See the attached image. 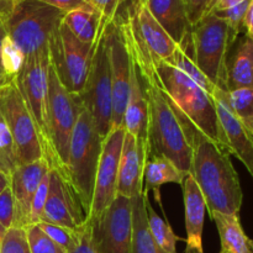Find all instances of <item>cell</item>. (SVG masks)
<instances>
[{"mask_svg":"<svg viewBox=\"0 0 253 253\" xmlns=\"http://www.w3.org/2000/svg\"><path fill=\"white\" fill-rule=\"evenodd\" d=\"M119 20L128 54L137 67L147 101L150 156L167 158L182 172L189 173L192 147L169 99L161 88L153 67L152 54L137 36L124 12L119 16Z\"/></svg>","mask_w":253,"mask_h":253,"instance_id":"cell-1","label":"cell"},{"mask_svg":"<svg viewBox=\"0 0 253 253\" xmlns=\"http://www.w3.org/2000/svg\"><path fill=\"white\" fill-rule=\"evenodd\" d=\"M172 106L192 147L189 174L204 197L209 216L214 212L240 214L244 193L230 153L205 136L173 104Z\"/></svg>","mask_w":253,"mask_h":253,"instance_id":"cell-2","label":"cell"},{"mask_svg":"<svg viewBox=\"0 0 253 253\" xmlns=\"http://www.w3.org/2000/svg\"><path fill=\"white\" fill-rule=\"evenodd\" d=\"M153 67L161 88L173 105L205 136L226 150L212 96L177 67L157 58H153Z\"/></svg>","mask_w":253,"mask_h":253,"instance_id":"cell-3","label":"cell"},{"mask_svg":"<svg viewBox=\"0 0 253 253\" xmlns=\"http://www.w3.org/2000/svg\"><path fill=\"white\" fill-rule=\"evenodd\" d=\"M103 138L96 131L91 115L83 106L69 143L66 175L76 193L85 217L90 211L96 169Z\"/></svg>","mask_w":253,"mask_h":253,"instance_id":"cell-4","label":"cell"},{"mask_svg":"<svg viewBox=\"0 0 253 253\" xmlns=\"http://www.w3.org/2000/svg\"><path fill=\"white\" fill-rule=\"evenodd\" d=\"M239 35L225 20L210 12L192 27V59L220 90L227 91L226 73L230 49Z\"/></svg>","mask_w":253,"mask_h":253,"instance_id":"cell-5","label":"cell"},{"mask_svg":"<svg viewBox=\"0 0 253 253\" xmlns=\"http://www.w3.org/2000/svg\"><path fill=\"white\" fill-rule=\"evenodd\" d=\"M64 12L39 0H20L4 20L7 37L25 57L48 47L49 39L61 25Z\"/></svg>","mask_w":253,"mask_h":253,"instance_id":"cell-6","label":"cell"},{"mask_svg":"<svg viewBox=\"0 0 253 253\" xmlns=\"http://www.w3.org/2000/svg\"><path fill=\"white\" fill-rule=\"evenodd\" d=\"M81 95L67 90L53 68L48 71V94H47V118H48L49 142L53 153V167L67 179V160L69 143L77 120L83 109Z\"/></svg>","mask_w":253,"mask_h":253,"instance_id":"cell-7","label":"cell"},{"mask_svg":"<svg viewBox=\"0 0 253 253\" xmlns=\"http://www.w3.org/2000/svg\"><path fill=\"white\" fill-rule=\"evenodd\" d=\"M109 21L103 16L90 68L81 93L84 108L91 115L96 131L103 140L113 128V89L106 46V25Z\"/></svg>","mask_w":253,"mask_h":253,"instance_id":"cell-8","label":"cell"},{"mask_svg":"<svg viewBox=\"0 0 253 253\" xmlns=\"http://www.w3.org/2000/svg\"><path fill=\"white\" fill-rule=\"evenodd\" d=\"M51 66L48 47L25 57L22 68L15 77V83L24 98L39 130L44 158L49 167H53V153L48 132L47 118V94H48V71Z\"/></svg>","mask_w":253,"mask_h":253,"instance_id":"cell-9","label":"cell"},{"mask_svg":"<svg viewBox=\"0 0 253 253\" xmlns=\"http://www.w3.org/2000/svg\"><path fill=\"white\" fill-rule=\"evenodd\" d=\"M95 42L85 43L77 39L62 20L48 42L51 67L62 85L71 93L81 95L84 89Z\"/></svg>","mask_w":253,"mask_h":253,"instance_id":"cell-10","label":"cell"},{"mask_svg":"<svg viewBox=\"0 0 253 253\" xmlns=\"http://www.w3.org/2000/svg\"><path fill=\"white\" fill-rule=\"evenodd\" d=\"M0 113L11 135L17 165H27L44 158L36 123L14 79L0 89Z\"/></svg>","mask_w":253,"mask_h":253,"instance_id":"cell-11","label":"cell"},{"mask_svg":"<svg viewBox=\"0 0 253 253\" xmlns=\"http://www.w3.org/2000/svg\"><path fill=\"white\" fill-rule=\"evenodd\" d=\"M125 128H111L101 142L100 160L94 184V194L91 200L90 211L85 220L96 221L113 204L118 195L119 165H120L121 150H123Z\"/></svg>","mask_w":253,"mask_h":253,"instance_id":"cell-12","label":"cell"},{"mask_svg":"<svg viewBox=\"0 0 253 253\" xmlns=\"http://www.w3.org/2000/svg\"><path fill=\"white\" fill-rule=\"evenodd\" d=\"M91 222L100 253L132 251V200L116 195L100 219Z\"/></svg>","mask_w":253,"mask_h":253,"instance_id":"cell-13","label":"cell"},{"mask_svg":"<svg viewBox=\"0 0 253 253\" xmlns=\"http://www.w3.org/2000/svg\"><path fill=\"white\" fill-rule=\"evenodd\" d=\"M106 46L113 89V128L123 127L130 90V56L119 17L106 25Z\"/></svg>","mask_w":253,"mask_h":253,"instance_id":"cell-14","label":"cell"},{"mask_svg":"<svg viewBox=\"0 0 253 253\" xmlns=\"http://www.w3.org/2000/svg\"><path fill=\"white\" fill-rule=\"evenodd\" d=\"M42 221L77 231L85 222V215L68 180L57 169H49V188ZM41 221V222H42Z\"/></svg>","mask_w":253,"mask_h":253,"instance_id":"cell-15","label":"cell"},{"mask_svg":"<svg viewBox=\"0 0 253 253\" xmlns=\"http://www.w3.org/2000/svg\"><path fill=\"white\" fill-rule=\"evenodd\" d=\"M124 14L153 58L167 61L179 47L153 17L146 0H131Z\"/></svg>","mask_w":253,"mask_h":253,"instance_id":"cell-16","label":"cell"},{"mask_svg":"<svg viewBox=\"0 0 253 253\" xmlns=\"http://www.w3.org/2000/svg\"><path fill=\"white\" fill-rule=\"evenodd\" d=\"M44 158L27 165L17 166L10 174V189L15 203V219L12 226L25 227L31 225V205L35 193L44 175L49 172Z\"/></svg>","mask_w":253,"mask_h":253,"instance_id":"cell-17","label":"cell"},{"mask_svg":"<svg viewBox=\"0 0 253 253\" xmlns=\"http://www.w3.org/2000/svg\"><path fill=\"white\" fill-rule=\"evenodd\" d=\"M212 99L227 152L241 161L253 178V135L231 110L224 90L217 89Z\"/></svg>","mask_w":253,"mask_h":253,"instance_id":"cell-18","label":"cell"},{"mask_svg":"<svg viewBox=\"0 0 253 253\" xmlns=\"http://www.w3.org/2000/svg\"><path fill=\"white\" fill-rule=\"evenodd\" d=\"M150 151L141 148L131 133L125 132L119 165L118 195L132 199L143 190V172Z\"/></svg>","mask_w":253,"mask_h":253,"instance_id":"cell-19","label":"cell"},{"mask_svg":"<svg viewBox=\"0 0 253 253\" xmlns=\"http://www.w3.org/2000/svg\"><path fill=\"white\" fill-rule=\"evenodd\" d=\"M128 52V51H127ZM130 56V54H128ZM123 127L131 133L137 141L141 148L150 150L148 138V110L147 101L143 93L142 84L138 76L137 67L130 56V90H128L127 105L124 114Z\"/></svg>","mask_w":253,"mask_h":253,"instance_id":"cell-20","label":"cell"},{"mask_svg":"<svg viewBox=\"0 0 253 253\" xmlns=\"http://www.w3.org/2000/svg\"><path fill=\"white\" fill-rule=\"evenodd\" d=\"M146 4L170 39L188 54L192 25L183 0H146Z\"/></svg>","mask_w":253,"mask_h":253,"instance_id":"cell-21","label":"cell"},{"mask_svg":"<svg viewBox=\"0 0 253 253\" xmlns=\"http://www.w3.org/2000/svg\"><path fill=\"white\" fill-rule=\"evenodd\" d=\"M184 200L187 249L185 253H204L203 250V229H204L205 205L204 197L194 178L187 173L182 183Z\"/></svg>","mask_w":253,"mask_h":253,"instance_id":"cell-22","label":"cell"},{"mask_svg":"<svg viewBox=\"0 0 253 253\" xmlns=\"http://www.w3.org/2000/svg\"><path fill=\"white\" fill-rule=\"evenodd\" d=\"M227 91L235 89H253V40L245 35L229 54L226 73Z\"/></svg>","mask_w":253,"mask_h":253,"instance_id":"cell-23","label":"cell"},{"mask_svg":"<svg viewBox=\"0 0 253 253\" xmlns=\"http://www.w3.org/2000/svg\"><path fill=\"white\" fill-rule=\"evenodd\" d=\"M210 219L219 232L221 246L219 253H253V240L242 229L239 214L214 212Z\"/></svg>","mask_w":253,"mask_h":253,"instance_id":"cell-24","label":"cell"},{"mask_svg":"<svg viewBox=\"0 0 253 253\" xmlns=\"http://www.w3.org/2000/svg\"><path fill=\"white\" fill-rule=\"evenodd\" d=\"M148 192L143 190L132 198V251L131 253H166L153 240L148 229L146 198Z\"/></svg>","mask_w":253,"mask_h":253,"instance_id":"cell-25","label":"cell"},{"mask_svg":"<svg viewBox=\"0 0 253 253\" xmlns=\"http://www.w3.org/2000/svg\"><path fill=\"white\" fill-rule=\"evenodd\" d=\"M187 173L182 172L179 168L169 160L161 156H150L145 166V172H143V188L147 192L151 189L157 193V197H160L161 185L166 183H177L182 185Z\"/></svg>","mask_w":253,"mask_h":253,"instance_id":"cell-26","label":"cell"},{"mask_svg":"<svg viewBox=\"0 0 253 253\" xmlns=\"http://www.w3.org/2000/svg\"><path fill=\"white\" fill-rule=\"evenodd\" d=\"M103 15L95 7H86L69 11L64 15L63 22L69 31L85 43H94L100 30Z\"/></svg>","mask_w":253,"mask_h":253,"instance_id":"cell-27","label":"cell"},{"mask_svg":"<svg viewBox=\"0 0 253 253\" xmlns=\"http://www.w3.org/2000/svg\"><path fill=\"white\" fill-rule=\"evenodd\" d=\"M146 209H147L148 229H150V232L156 244L166 253H178L177 242L180 239L173 232L169 222L158 216L157 212L153 210V208L150 204L148 197L146 198Z\"/></svg>","mask_w":253,"mask_h":253,"instance_id":"cell-28","label":"cell"},{"mask_svg":"<svg viewBox=\"0 0 253 253\" xmlns=\"http://www.w3.org/2000/svg\"><path fill=\"white\" fill-rule=\"evenodd\" d=\"M225 99L235 115L253 135V89L242 88L225 91Z\"/></svg>","mask_w":253,"mask_h":253,"instance_id":"cell-29","label":"cell"},{"mask_svg":"<svg viewBox=\"0 0 253 253\" xmlns=\"http://www.w3.org/2000/svg\"><path fill=\"white\" fill-rule=\"evenodd\" d=\"M165 62L177 67V68L180 69L185 76H188L193 82H195L200 88L204 89L210 96H214L215 91L217 90L216 86L205 77V74L203 73V72L198 68L197 64L194 63L192 57H190L189 54L185 53L180 47H178V48L175 49L174 53L172 54V57Z\"/></svg>","mask_w":253,"mask_h":253,"instance_id":"cell-30","label":"cell"},{"mask_svg":"<svg viewBox=\"0 0 253 253\" xmlns=\"http://www.w3.org/2000/svg\"><path fill=\"white\" fill-rule=\"evenodd\" d=\"M24 53L17 48L16 44L9 37H5L1 43V48H0V67L5 77L9 81L15 79V77L24 66Z\"/></svg>","mask_w":253,"mask_h":253,"instance_id":"cell-31","label":"cell"},{"mask_svg":"<svg viewBox=\"0 0 253 253\" xmlns=\"http://www.w3.org/2000/svg\"><path fill=\"white\" fill-rule=\"evenodd\" d=\"M17 166L19 165H17L11 135H10L9 128L0 113V169L10 177V174L14 172Z\"/></svg>","mask_w":253,"mask_h":253,"instance_id":"cell-32","label":"cell"},{"mask_svg":"<svg viewBox=\"0 0 253 253\" xmlns=\"http://www.w3.org/2000/svg\"><path fill=\"white\" fill-rule=\"evenodd\" d=\"M39 226L41 227L42 231L54 242L58 245L62 250L67 253L74 249V246L78 242V230L73 231L67 227L59 226V225L49 224V222H39Z\"/></svg>","mask_w":253,"mask_h":253,"instance_id":"cell-33","label":"cell"},{"mask_svg":"<svg viewBox=\"0 0 253 253\" xmlns=\"http://www.w3.org/2000/svg\"><path fill=\"white\" fill-rule=\"evenodd\" d=\"M0 253H31L26 229L16 226L7 229L0 245Z\"/></svg>","mask_w":253,"mask_h":253,"instance_id":"cell-34","label":"cell"},{"mask_svg":"<svg viewBox=\"0 0 253 253\" xmlns=\"http://www.w3.org/2000/svg\"><path fill=\"white\" fill-rule=\"evenodd\" d=\"M26 231L31 253H67L42 231L39 224L29 225Z\"/></svg>","mask_w":253,"mask_h":253,"instance_id":"cell-35","label":"cell"},{"mask_svg":"<svg viewBox=\"0 0 253 253\" xmlns=\"http://www.w3.org/2000/svg\"><path fill=\"white\" fill-rule=\"evenodd\" d=\"M250 4H251V0H244V1L234 5V6H230L221 10H214V11L211 12H214V14L216 15V16H219L220 19L225 20V21L229 24V26L231 27L237 35H240V32L244 30L245 17H246Z\"/></svg>","mask_w":253,"mask_h":253,"instance_id":"cell-36","label":"cell"},{"mask_svg":"<svg viewBox=\"0 0 253 253\" xmlns=\"http://www.w3.org/2000/svg\"><path fill=\"white\" fill-rule=\"evenodd\" d=\"M68 253H100L94 237L93 222L85 220L78 229V242Z\"/></svg>","mask_w":253,"mask_h":253,"instance_id":"cell-37","label":"cell"},{"mask_svg":"<svg viewBox=\"0 0 253 253\" xmlns=\"http://www.w3.org/2000/svg\"><path fill=\"white\" fill-rule=\"evenodd\" d=\"M219 0H183L192 27L212 11Z\"/></svg>","mask_w":253,"mask_h":253,"instance_id":"cell-38","label":"cell"},{"mask_svg":"<svg viewBox=\"0 0 253 253\" xmlns=\"http://www.w3.org/2000/svg\"><path fill=\"white\" fill-rule=\"evenodd\" d=\"M49 188V172L43 177L42 182L40 183L36 193H35L34 200L31 205V224H39L42 221V214H43L44 204H46L47 195H48Z\"/></svg>","mask_w":253,"mask_h":253,"instance_id":"cell-39","label":"cell"},{"mask_svg":"<svg viewBox=\"0 0 253 253\" xmlns=\"http://www.w3.org/2000/svg\"><path fill=\"white\" fill-rule=\"evenodd\" d=\"M90 4L108 20H116L127 7L131 0H89Z\"/></svg>","mask_w":253,"mask_h":253,"instance_id":"cell-40","label":"cell"},{"mask_svg":"<svg viewBox=\"0 0 253 253\" xmlns=\"http://www.w3.org/2000/svg\"><path fill=\"white\" fill-rule=\"evenodd\" d=\"M15 219V203L10 185L0 193V225L5 230L10 229Z\"/></svg>","mask_w":253,"mask_h":253,"instance_id":"cell-41","label":"cell"},{"mask_svg":"<svg viewBox=\"0 0 253 253\" xmlns=\"http://www.w3.org/2000/svg\"><path fill=\"white\" fill-rule=\"evenodd\" d=\"M39 1L44 2L47 5H51V6L63 11L64 14H67L69 11H73V10L94 7L89 0H39Z\"/></svg>","mask_w":253,"mask_h":253,"instance_id":"cell-42","label":"cell"},{"mask_svg":"<svg viewBox=\"0 0 253 253\" xmlns=\"http://www.w3.org/2000/svg\"><path fill=\"white\" fill-rule=\"evenodd\" d=\"M244 30L246 31V36L253 40V0H251L249 10H247L246 17L244 22Z\"/></svg>","mask_w":253,"mask_h":253,"instance_id":"cell-43","label":"cell"},{"mask_svg":"<svg viewBox=\"0 0 253 253\" xmlns=\"http://www.w3.org/2000/svg\"><path fill=\"white\" fill-rule=\"evenodd\" d=\"M15 4H16L15 0H0V17L2 20H5L11 14Z\"/></svg>","mask_w":253,"mask_h":253,"instance_id":"cell-44","label":"cell"},{"mask_svg":"<svg viewBox=\"0 0 253 253\" xmlns=\"http://www.w3.org/2000/svg\"><path fill=\"white\" fill-rule=\"evenodd\" d=\"M241 1H244V0H219L214 10L226 9V7L234 6V5L239 4V2H241ZM214 10H212V11H214Z\"/></svg>","mask_w":253,"mask_h":253,"instance_id":"cell-45","label":"cell"},{"mask_svg":"<svg viewBox=\"0 0 253 253\" xmlns=\"http://www.w3.org/2000/svg\"><path fill=\"white\" fill-rule=\"evenodd\" d=\"M9 185H10V177L6 174V173L2 172V170L0 169V193H1L4 189H6Z\"/></svg>","mask_w":253,"mask_h":253,"instance_id":"cell-46","label":"cell"},{"mask_svg":"<svg viewBox=\"0 0 253 253\" xmlns=\"http://www.w3.org/2000/svg\"><path fill=\"white\" fill-rule=\"evenodd\" d=\"M6 36H7V34H6V30H5L4 20L0 17V48H1V43H2V41H4V39ZM0 68H1V67H0Z\"/></svg>","mask_w":253,"mask_h":253,"instance_id":"cell-47","label":"cell"},{"mask_svg":"<svg viewBox=\"0 0 253 253\" xmlns=\"http://www.w3.org/2000/svg\"><path fill=\"white\" fill-rule=\"evenodd\" d=\"M7 82H10V81L6 78V77H5L4 72H2V69L0 68V89H1L2 86L7 83Z\"/></svg>","mask_w":253,"mask_h":253,"instance_id":"cell-48","label":"cell"},{"mask_svg":"<svg viewBox=\"0 0 253 253\" xmlns=\"http://www.w3.org/2000/svg\"><path fill=\"white\" fill-rule=\"evenodd\" d=\"M5 232H6V230H5V229H4V227H2V226H1V225H0V245H1V241H2V237H4Z\"/></svg>","mask_w":253,"mask_h":253,"instance_id":"cell-49","label":"cell"},{"mask_svg":"<svg viewBox=\"0 0 253 253\" xmlns=\"http://www.w3.org/2000/svg\"><path fill=\"white\" fill-rule=\"evenodd\" d=\"M15 1H16V2H17V1H20V0H15Z\"/></svg>","mask_w":253,"mask_h":253,"instance_id":"cell-50","label":"cell"}]
</instances>
